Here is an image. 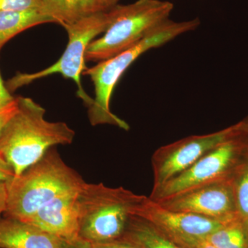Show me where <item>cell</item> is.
<instances>
[{"instance_id":"6da1fadb","label":"cell","mask_w":248,"mask_h":248,"mask_svg":"<svg viewBox=\"0 0 248 248\" xmlns=\"http://www.w3.org/2000/svg\"><path fill=\"white\" fill-rule=\"evenodd\" d=\"M17 98V112L0 135V156L15 176L35 164L50 148L71 144L76 135L65 122L46 120L45 109L31 98Z\"/></svg>"},{"instance_id":"7a4b0ae2","label":"cell","mask_w":248,"mask_h":248,"mask_svg":"<svg viewBox=\"0 0 248 248\" xmlns=\"http://www.w3.org/2000/svg\"><path fill=\"white\" fill-rule=\"evenodd\" d=\"M84 183L53 147L35 164L6 183L4 215L27 221L46 203L62 194L79 190Z\"/></svg>"},{"instance_id":"3957f363","label":"cell","mask_w":248,"mask_h":248,"mask_svg":"<svg viewBox=\"0 0 248 248\" xmlns=\"http://www.w3.org/2000/svg\"><path fill=\"white\" fill-rule=\"evenodd\" d=\"M200 24L198 18L184 22L167 19L154 28L136 45L85 70L83 75L91 78L95 93L92 105L89 108L91 124H108L128 130V124L110 110L111 97L121 77L142 54L164 45L182 34L195 30Z\"/></svg>"},{"instance_id":"277c9868","label":"cell","mask_w":248,"mask_h":248,"mask_svg":"<svg viewBox=\"0 0 248 248\" xmlns=\"http://www.w3.org/2000/svg\"><path fill=\"white\" fill-rule=\"evenodd\" d=\"M145 197L123 187L85 182L78 192L79 237L91 244L120 239Z\"/></svg>"},{"instance_id":"5b68a950","label":"cell","mask_w":248,"mask_h":248,"mask_svg":"<svg viewBox=\"0 0 248 248\" xmlns=\"http://www.w3.org/2000/svg\"><path fill=\"white\" fill-rule=\"evenodd\" d=\"M174 5L162 0H138L111 8L112 19L104 35L90 44L86 61L102 62L128 50L169 19Z\"/></svg>"},{"instance_id":"8992f818","label":"cell","mask_w":248,"mask_h":248,"mask_svg":"<svg viewBox=\"0 0 248 248\" xmlns=\"http://www.w3.org/2000/svg\"><path fill=\"white\" fill-rule=\"evenodd\" d=\"M248 159L247 124L244 131L222 142L190 169L152 190L149 198L160 202L202 186L233 182Z\"/></svg>"},{"instance_id":"52a82bcc","label":"cell","mask_w":248,"mask_h":248,"mask_svg":"<svg viewBox=\"0 0 248 248\" xmlns=\"http://www.w3.org/2000/svg\"><path fill=\"white\" fill-rule=\"evenodd\" d=\"M112 19L110 9L100 11L64 27L68 35V42L61 58L53 65L42 71L32 73H18L7 82L10 92L19 88L53 74H60L66 79L73 80L78 87V97L88 108L92 105L93 99L84 91L81 77L87 69L85 62L86 52L90 44L97 35L105 32Z\"/></svg>"},{"instance_id":"ba28073f","label":"cell","mask_w":248,"mask_h":248,"mask_svg":"<svg viewBox=\"0 0 248 248\" xmlns=\"http://www.w3.org/2000/svg\"><path fill=\"white\" fill-rule=\"evenodd\" d=\"M247 122L239 123L215 133L192 135L160 147L152 157L153 190L190 169L214 148L246 130Z\"/></svg>"},{"instance_id":"9c48e42d","label":"cell","mask_w":248,"mask_h":248,"mask_svg":"<svg viewBox=\"0 0 248 248\" xmlns=\"http://www.w3.org/2000/svg\"><path fill=\"white\" fill-rule=\"evenodd\" d=\"M133 215L149 221L182 248H195L208 235L232 221H221L195 214L168 210L149 197H145L135 209Z\"/></svg>"},{"instance_id":"30bf717a","label":"cell","mask_w":248,"mask_h":248,"mask_svg":"<svg viewBox=\"0 0 248 248\" xmlns=\"http://www.w3.org/2000/svg\"><path fill=\"white\" fill-rule=\"evenodd\" d=\"M156 203L168 210L221 221H231L238 217L233 182L202 186Z\"/></svg>"},{"instance_id":"8fae6325","label":"cell","mask_w":248,"mask_h":248,"mask_svg":"<svg viewBox=\"0 0 248 248\" xmlns=\"http://www.w3.org/2000/svg\"><path fill=\"white\" fill-rule=\"evenodd\" d=\"M79 190L58 196L39 209L26 222L39 227L58 239H77L79 232Z\"/></svg>"},{"instance_id":"7c38bea8","label":"cell","mask_w":248,"mask_h":248,"mask_svg":"<svg viewBox=\"0 0 248 248\" xmlns=\"http://www.w3.org/2000/svg\"><path fill=\"white\" fill-rule=\"evenodd\" d=\"M0 248H60V239L17 218H0Z\"/></svg>"},{"instance_id":"4fadbf2b","label":"cell","mask_w":248,"mask_h":248,"mask_svg":"<svg viewBox=\"0 0 248 248\" xmlns=\"http://www.w3.org/2000/svg\"><path fill=\"white\" fill-rule=\"evenodd\" d=\"M42 10L63 27L91 15L107 11L96 0H42Z\"/></svg>"},{"instance_id":"5bb4252c","label":"cell","mask_w":248,"mask_h":248,"mask_svg":"<svg viewBox=\"0 0 248 248\" xmlns=\"http://www.w3.org/2000/svg\"><path fill=\"white\" fill-rule=\"evenodd\" d=\"M139 248H182L149 221L132 215L120 238Z\"/></svg>"},{"instance_id":"9a60e30c","label":"cell","mask_w":248,"mask_h":248,"mask_svg":"<svg viewBox=\"0 0 248 248\" xmlns=\"http://www.w3.org/2000/svg\"><path fill=\"white\" fill-rule=\"evenodd\" d=\"M50 22L55 23L53 18L41 9L0 12V50L8 41L23 31Z\"/></svg>"},{"instance_id":"2e32d148","label":"cell","mask_w":248,"mask_h":248,"mask_svg":"<svg viewBox=\"0 0 248 248\" xmlns=\"http://www.w3.org/2000/svg\"><path fill=\"white\" fill-rule=\"evenodd\" d=\"M217 248H248V234L239 217L205 238Z\"/></svg>"},{"instance_id":"e0dca14e","label":"cell","mask_w":248,"mask_h":248,"mask_svg":"<svg viewBox=\"0 0 248 248\" xmlns=\"http://www.w3.org/2000/svg\"><path fill=\"white\" fill-rule=\"evenodd\" d=\"M238 217L248 234V159L233 180Z\"/></svg>"},{"instance_id":"ac0fdd59","label":"cell","mask_w":248,"mask_h":248,"mask_svg":"<svg viewBox=\"0 0 248 248\" xmlns=\"http://www.w3.org/2000/svg\"><path fill=\"white\" fill-rule=\"evenodd\" d=\"M42 9V0H0V12Z\"/></svg>"},{"instance_id":"d6986e66","label":"cell","mask_w":248,"mask_h":248,"mask_svg":"<svg viewBox=\"0 0 248 248\" xmlns=\"http://www.w3.org/2000/svg\"><path fill=\"white\" fill-rule=\"evenodd\" d=\"M17 98H16L14 102L11 103L7 107L0 110V135L2 133L6 124L9 123V121L17 112Z\"/></svg>"},{"instance_id":"ffe728a7","label":"cell","mask_w":248,"mask_h":248,"mask_svg":"<svg viewBox=\"0 0 248 248\" xmlns=\"http://www.w3.org/2000/svg\"><path fill=\"white\" fill-rule=\"evenodd\" d=\"M92 246L93 248H139L135 245L122 239L114 240L109 242L102 243V244H92Z\"/></svg>"},{"instance_id":"44dd1931","label":"cell","mask_w":248,"mask_h":248,"mask_svg":"<svg viewBox=\"0 0 248 248\" xmlns=\"http://www.w3.org/2000/svg\"><path fill=\"white\" fill-rule=\"evenodd\" d=\"M60 248H93L92 244L80 237L73 240L60 239Z\"/></svg>"},{"instance_id":"7402d4cb","label":"cell","mask_w":248,"mask_h":248,"mask_svg":"<svg viewBox=\"0 0 248 248\" xmlns=\"http://www.w3.org/2000/svg\"><path fill=\"white\" fill-rule=\"evenodd\" d=\"M15 99L16 97L11 95V92L5 86L0 75V110L9 105L11 103L14 102Z\"/></svg>"},{"instance_id":"603a6c76","label":"cell","mask_w":248,"mask_h":248,"mask_svg":"<svg viewBox=\"0 0 248 248\" xmlns=\"http://www.w3.org/2000/svg\"><path fill=\"white\" fill-rule=\"evenodd\" d=\"M15 176L14 170L0 156V183H6Z\"/></svg>"},{"instance_id":"cb8c5ba5","label":"cell","mask_w":248,"mask_h":248,"mask_svg":"<svg viewBox=\"0 0 248 248\" xmlns=\"http://www.w3.org/2000/svg\"><path fill=\"white\" fill-rule=\"evenodd\" d=\"M7 188L6 183H0V216L4 214L6 206Z\"/></svg>"},{"instance_id":"d4e9b609","label":"cell","mask_w":248,"mask_h":248,"mask_svg":"<svg viewBox=\"0 0 248 248\" xmlns=\"http://www.w3.org/2000/svg\"><path fill=\"white\" fill-rule=\"evenodd\" d=\"M104 9L109 10L117 5L119 0H96Z\"/></svg>"},{"instance_id":"484cf974","label":"cell","mask_w":248,"mask_h":248,"mask_svg":"<svg viewBox=\"0 0 248 248\" xmlns=\"http://www.w3.org/2000/svg\"><path fill=\"white\" fill-rule=\"evenodd\" d=\"M194 248H217L213 246V245L209 244L208 242H207L205 240H203V241H201L200 243H199L197 246H195Z\"/></svg>"},{"instance_id":"4316f807","label":"cell","mask_w":248,"mask_h":248,"mask_svg":"<svg viewBox=\"0 0 248 248\" xmlns=\"http://www.w3.org/2000/svg\"><path fill=\"white\" fill-rule=\"evenodd\" d=\"M247 123H248V120H247Z\"/></svg>"},{"instance_id":"83f0119b","label":"cell","mask_w":248,"mask_h":248,"mask_svg":"<svg viewBox=\"0 0 248 248\" xmlns=\"http://www.w3.org/2000/svg\"><path fill=\"white\" fill-rule=\"evenodd\" d=\"M0 218H1V216H0Z\"/></svg>"}]
</instances>
